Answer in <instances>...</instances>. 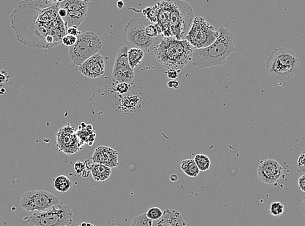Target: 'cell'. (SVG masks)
Returning <instances> with one entry per match:
<instances>
[{
    "mask_svg": "<svg viewBox=\"0 0 305 226\" xmlns=\"http://www.w3.org/2000/svg\"><path fill=\"white\" fill-rule=\"evenodd\" d=\"M59 1H22L10 15L17 40L28 48L51 49L67 35Z\"/></svg>",
    "mask_w": 305,
    "mask_h": 226,
    "instance_id": "cell-1",
    "label": "cell"
},
{
    "mask_svg": "<svg viewBox=\"0 0 305 226\" xmlns=\"http://www.w3.org/2000/svg\"><path fill=\"white\" fill-rule=\"evenodd\" d=\"M157 10L156 24L161 29L162 35L168 27L172 37L183 40L193 21V9L185 1H161L155 5Z\"/></svg>",
    "mask_w": 305,
    "mask_h": 226,
    "instance_id": "cell-2",
    "label": "cell"
},
{
    "mask_svg": "<svg viewBox=\"0 0 305 226\" xmlns=\"http://www.w3.org/2000/svg\"><path fill=\"white\" fill-rule=\"evenodd\" d=\"M217 39L210 46L195 49L192 64L200 69L221 66L227 63L230 55L236 50L233 33L223 26L218 29Z\"/></svg>",
    "mask_w": 305,
    "mask_h": 226,
    "instance_id": "cell-3",
    "label": "cell"
},
{
    "mask_svg": "<svg viewBox=\"0 0 305 226\" xmlns=\"http://www.w3.org/2000/svg\"><path fill=\"white\" fill-rule=\"evenodd\" d=\"M195 49L186 40L164 37L153 48L156 60L167 69H182L192 61Z\"/></svg>",
    "mask_w": 305,
    "mask_h": 226,
    "instance_id": "cell-4",
    "label": "cell"
},
{
    "mask_svg": "<svg viewBox=\"0 0 305 226\" xmlns=\"http://www.w3.org/2000/svg\"><path fill=\"white\" fill-rule=\"evenodd\" d=\"M300 59L293 50L286 48H275L266 62L269 75L281 81L294 77L300 69Z\"/></svg>",
    "mask_w": 305,
    "mask_h": 226,
    "instance_id": "cell-5",
    "label": "cell"
},
{
    "mask_svg": "<svg viewBox=\"0 0 305 226\" xmlns=\"http://www.w3.org/2000/svg\"><path fill=\"white\" fill-rule=\"evenodd\" d=\"M24 220L29 226H70L73 212L69 206L61 202L45 211L33 213Z\"/></svg>",
    "mask_w": 305,
    "mask_h": 226,
    "instance_id": "cell-6",
    "label": "cell"
},
{
    "mask_svg": "<svg viewBox=\"0 0 305 226\" xmlns=\"http://www.w3.org/2000/svg\"><path fill=\"white\" fill-rule=\"evenodd\" d=\"M147 19L134 18L126 25L123 33V41L130 46L146 50L153 48L161 39L159 37L152 39L146 35V27L150 24Z\"/></svg>",
    "mask_w": 305,
    "mask_h": 226,
    "instance_id": "cell-7",
    "label": "cell"
},
{
    "mask_svg": "<svg viewBox=\"0 0 305 226\" xmlns=\"http://www.w3.org/2000/svg\"><path fill=\"white\" fill-rule=\"evenodd\" d=\"M103 44L99 36L93 31H86L77 37V42L69 48L70 59L76 65L80 66L101 50Z\"/></svg>",
    "mask_w": 305,
    "mask_h": 226,
    "instance_id": "cell-8",
    "label": "cell"
},
{
    "mask_svg": "<svg viewBox=\"0 0 305 226\" xmlns=\"http://www.w3.org/2000/svg\"><path fill=\"white\" fill-rule=\"evenodd\" d=\"M218 35V31H215L214 26L207 22L205 18L197 16L194 18L184 39L194 48L202 49L214 43Z\"/></svg>",
    "mask_w": 305,
    "mask_h": 226,
    "instance_id": "cell-9",
    "label": "cell"
},
{
    "mask_svg": "<svg viewBox=\"0 0 305 226\" xmlns=\"http://www.w3.org/2000/svg\"><path fill=\"white\" fill-rule=\"evenodd\" d=\"M114 107L116 112L123 116H132L144 108L145 98L144 94L133 86L129 93L120 95L115 93Z\"/></svg>",
    "mask_w": 305,
    "mask_h": 226,
    "instance_id": "cell-10",
    "label": "cell"
},
{
    "mask_svg": "<svg viewBox=\"0 0 305 226\" xmlns=\"http://www.w3.org/2000/svg\"><path fill=\"white\" fill-rule=\"evenodd\" d=\"M61 203L56 196L46 191H30L23 194L20 207L29 212H42Z\"/></svg>",
    "mask_w": 305,
    "mask_h": 226,
    "instance_id": "cell-11",
    "label": "cell"
},
{
    "mask_svg": "<svg viewBox=\"0 0 305 226\" xmlns=\"http://www.w3.org/2000/svg\"><path fill=\"white\" fill-rule=\"evenodd\" d=\"M89 1L82 0H66L59 1V8H64L67 11V15L62 19L65 23L67 30L70 27H78L87 15Z\"/></svg>",
    "mask_w": 305,
    "mask_h": 226,
    "instance_id": "cell-12",
    "label": "cell"
},
{
    "mask_svg": "<svg viewBox=\"0 0 305 226\" xmlns=\"http://www.w3.org/2000/svg\"><path fill=\"white\" fill-rule=\"evenodd\" d=\"M129 50L128 46H123L117 50L112 71V78L115 82L127 84H132L133 82L135 73L129 64Z\"/></svg>",
    "mask_w": 305,
    "mask_h": 226,
    "instance_id": "cell-13",
    "label": "cell"
},
{
    "mask_svg": "<svg viewBox=\"0 0 305 226\" xmlns=\"http://www.w3.org/2000/svg\"><path fill=\"white\" fill-rule=\"evenodd\" d=\"M57 148L67 155H74L82 149L73 125H66L56 134Z\"/></svg>",
    "mask_w": 305,
    "mask_h": 226,
    "instance_id": "cell-14",
    "label": "cell"
},
{
    "mask_svg": "<svg viewBox=\"0 0 305 226\" xmlns=\"http://www.w3.org/2000/svg\"><path fill=\"white\" fill-rule=\"evenodd\" d=\"M257 172L262 183L274 185L282 176L283 167L274 159H266L260 161Z\"/></svg>",
    "mask_w": 305,
    "mask_h": 226,
    "instance_id": "cell-15",
    "label": "cell"
},
{
    "mask_svg": "<svg viewBox=\"0 0 305 226\" xmlns=\"http://www.w3.org/2000/svg\"><path fill=\"white\" fill-rule=\"evenodd\" d=\"M79 71L87 78L95 79L100 77L105 72L104 57L99 53L93 55L79 67Z\"/></svg>",
    "mask_w": 305,
    "mask_h": 226,
    "instance_id": "cell-16",
    "label": "cell"
},
{
    "mask_svg": "<svg viewBox=\"0 0 305 226\" xmlns=\"http://www.w3.org/2000/svg\"><path fill=\"white\" fill-rule=\"evenodd\" d=\"M93 163L102 164L111 168L119 165V153L115 149L107 146H99L94 151L91 158Z\"/></svg>",
    "mask_w": 305,
    "mask_h": 226,
    "instance_id": "cell-17",
    "label": "cell"
},
{
    "mask_svg": "<svg viewBox=\"0 0 305 226\" xmlns=\"http://www.w3.org/2000/svg\"><path fill=\"white\" fill-rule=\"evenodd\" d=\"M152 226H187L180 212L167 209L163 211V217L158 221H153Z\"/></svg>",
    "mask_w": 305,
    "mask_h": 226,
    "instance_id": "cell-18",
    "label": "cell"
},
{
    "mask_svg": "<svg viewBox=\"0 0 305 226\" xmlns=\"http://www.w3.org/2000/svg\"><path fill=\"white\" fill-rule=\"evenodd\" d=\"M91 174L95 181L104 182L108 180L112 174V168L102 164L93 163L91 166Z\"/></svg>",
    "mask_w": 305,
    "mask_h": 226,
    "instance_id": "cell-19",
    "label": "cell"
},
{
    "mask_svg": "<svg viewBox=\"0 0 305 226\" xmlns=\"http://www.w3.org/2000/svg\"><path fill=\"white\" fill-rule=\"evenodd\" d=\"M129 61L130 67L134 70L142 63L143 59L145 57V50L142 49L134 48H130L128 52Z\"/></svg>",
    "mask_w": 305,
    "mask_h": 226,
    "instance_id": "cell-20",
    "label": "cell"
},
{
    "mask_svg": "<svg viewBox=\"0 0 305 226\" xmlns=\"http://www.w3.org/2000/svg\"><path fill=\"white\" fill-rule=\"evenodd\" d=\"M180 168L182 172L190 178H197L200 174V171L194 159L183 160L181 163Z\"/></svg>",
    "mask_w": 305,
    "mask_h": 226,
    "instance_id": "cell-21",
    "label": "cell"
},
{
    "mask_svg": "<svg viewBox=\"0 0 305 226\" xmlns=\"http://www.w3.org/2000/svg\"><path fill=\"white\" fill-rule=\"evenodd\" d=\"M55 189L61 193H65L69 191L71 187V182L67 176H57L54 180Z\"/></svg>",
    "mask_w": 305,
    "mask_h": 226,
    "instance_id": "cell-22",
    "label": "cell"
},
{
    "mask_svg": "<svg viewBox=\"0 0 305 226\" xmlns=\"http://www.w3.org/2000/svg\"><path fill=\"white\" fill-rule=\"evenodd\" d=\"M194 161L200 172H206L210 170L211 161L208 155L198 154L195 155Z\"/></svg>",
    "mask_w": 305,
    "mask_h": 226,
    "instance_id": "cell-23",
    "label": "cell"
},
{
    "mask_svg": "<svg viewBox=\"0 0 305 226\" xmlns=\"http://www.w3.org/2000/svg\"><path fill=\"white\" fill-rule=\"evenodd\" d=\"M145 32L148 37L152 38V39H156V38L161 37L162 35L161 29L156 23H151L150 24L147 25Z\"/></svg>",
    "mask_w": 305,
    "mask_h": 226,
    "instance_id": "cell-24",
    "label": "cell"
},
{
    "mask_svg": "<svg viewBox=\"0 0 305 226\" xmlns=\"http://www.w3.org/2000/svg\"><path fill=\"white\" fill-rule=\"evenodd\" d=\"M152 224L153 221L147 218L146 214L144 213L134 218L130 226H152Z\"/></svg>",
    "mask_w": 305,
    "mask_h": 226,
    "instance_id": "cell-25",
    "label": "cell"
},
{
    "mask_svg": "<svg viewBox=\"0 0 305 226\" xmlns=\"http://www.w3.org/2000/svg\"><path fill=\"white\" fill-rule=\"evenodd\" d=\"M115 82V84L112 86V91L115 93L120 94V95L129 93L134 86L132 84H127V83Z\"/></svg>",
    "mask_w": 305,
    "mask_h": 226,
    "instance_id": "cell-26",
    "label": "cell"
},
{
    "mask_svg": "<svg viewBox=\"0 0 305 226\" xmlns=\"http://www.w3.org/2000/svg\"><path fill=\"white\" fill-rule=\"evenodd\" d=\"M145 214H146L147 218L151 221H156L163 217V212L160 208L155 207V208L149 209L147 212L145 213Z\"/></svg>",
    "mask_w": 305,
    "mask_h": 226,
    "instance_id": "cell-27",
    "label": "cell"
},
{
    "mask_svg": "<svg viewBox=\"0 0 305 226\" xmlns=\"http://www.w3.org/2000/svg\"><path fill=\"white\" fill-rule=\"evenodd\" d=\"M285 212V206L281 202H274L271 204L270 213L274 217L282 215Z\"/></svg>",
    "mask_w": 305,
    "mask_h": 226,
    "instance_id": "cell-28",
    "label": "cell"
},
{
    "mask_svg": "<svg viewBox=\"0 0 305 226\" xmlns=\"http://www.w3.org/2000/svg\"><path fill=\"white\" fill-rule=\"evenodd\" d=\"M76 42L77 37L68 35V34L64 36L63 39H62V43H63L64 45L69 47V48L73 46L74 44L76 43Z\"/></svg>",
    "mask_w": 305,
    "mask_h": 226,
    "instance_id": "cell-29",
    "label": "cell"
},
{
    "mask_svg": "<svg viewBox=\"0 0 305 226\" xmlns=\"http://www.w3.org/2000/svg\"><path fill=\"white\" fill-rule=\"evenodd\" d=\"M180 82L176 80H170L167 82V88L170 91L176 90L180 87Z\"/></svg>",
    "mask_w": 305,
    "mask_h": 226,
    "instance_id": "cell-30",
    "label": "cell"
},
{
    "mask_svg": "<svg viewBox=\"0 0 305 226\" xmlns=\"http://www.w3.org/2000/svg\"><path fill=\"white\" fill-rule=\"evenodd\" d=\"M298 165L301 171L305 173V151L299 157Z\"/></svg>",
    "mask_w": 305,
    "mask_h": 226,
    "instance_id": "cell-31",
    "label": "cell"
},
{
    "mask_svg": "<svg viewBox=\"0 0 305 226\" xmlns=\"http://www.w3.org/2000/svg\"><path fill=\"white\" fill-rule=\"evenodd\" d=\"M74 170L77 174L82 175L85 170V163L80 161L77 162L74 165Z\"/></svg>",
    "mask_w": 305,
    "mask_h": 226,
    "instance_id": "cell-32",
    "label": "cell"
},
{
    "mask_svg": "<svg viewBox=\"0 0 305 226\" xmlns=\"http://www.w3.org/2000/svg\"><path fill=\"white\" fill-rule=\"evenodd\" d=\"M167 77L170 78V80H176V78L178 77L179 73L178 70L170 69H168L167 71L166 72Z\"/></svg>",
    "mask_w": 305,
    "mask_h": 226,
    "instance_id": "cell-33",
    "label": "cell"
},
{
    "mask_svg": "<svg viewBox=\"0 0 305 226\" xmlns=\"http://www.w3.org/2000/svg\"><path fill=\"white\" fill-rule=\"evenodd\" d=\"M67 33L68 34V35L78 37V36L82 33H80V31L78 30V27L73 26L70 27L69 29H67Z\"/></svg>",
    "mask_w": 305,
    "mask_h": 226,
    "instance_id": "cell-34",
    "label": "cell"
},
{
    "mask_svg": "<svg viewBox=\"0 0 305 226\" xmlns=\"http://www.w3.org/2000/svg\"><path fill=\"white\" fill-rule=\"evenodd\" d=\"M298 185L301 191L305 192V175L301 176L300 178H299Z\"/></svg>",
    "mask_w": 305,
    "mask_h": 226,
    "instance_id": "cell-35",
    "label": "cell"
},
{
    "mask_svg": "<svg viewBox=\"0 0 305 226\" xmlns=\"http://www.w3.org/2000/svg\"><path fill=\"white\" fill-rule=\"evenodd\" d=\"M178 180V176L176 174H172L170 176V180L172 183H176Z\"/></svg>",
    "mask_w": 305,
    "mask_h": 226,
    "instance_id": "cell-36",
    "label": "cell"
},
{
    "mask_svg": "<svg viewBox=\"0 0 305 226\" xmlns=\"http://www.w3.org/2000/svg\"><path fill=\"white\" fill-rule=\"evenodd\" d=\"M117 7H118L119 8H123L124 7H125V2L123 1H117Z\"/></svg>",
    "mask_w": 305,
    "mask_h": 226,
    "instance_id": "cell-37",
    "label": "cell"
},
{
    "mask_svg": "<svg viewBox=\"0 0 305 226\" xmlns=\"http://www.w3.org/2000/svg\"><path fill=\"white\" fill-rule=\"evenodd\" d=\"M302 210L303 213H304V214L305 215V197L304 198V202H303V204L302 206Z\"/></svg>",
    "mask_w": 305,
    "mask_h": 226,
    "instance_id": "cell-38",
    "label": "cell"
},
{
    "mask_svg": "<svg viewBox=\"0 0 305 226\" xmlns=\"http://www.w3.org/2000/svg\"><path fill=\"white\" fill-rule=\"evenodd\" d=\"M5 91L4 90V88L1 89V94H3L4 92H5Z\"/></svg>",
    "mask_w": 305,
    "mask_h": 226,
    "instance_id": "cell-39",
    "label": "cell"
}]
</instances>
